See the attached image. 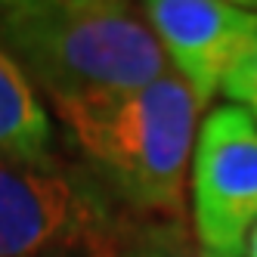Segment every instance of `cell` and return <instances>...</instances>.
<instances>
[{"mask_svg": "<svg viewBox=\"0 0 257 257\" xmlns=\"http://www.w3.org/2000/svg\"><path fill=\"white\" fill-rule=\"evenodd\" d=\"M171 68L201 108L257 44V10L226 0H149L140 7Z\"/></svg>", "mask_w": 257, "mask_h": 257, "instance_id": "5", "label": "cell"}, {"mask_svg": "<svg viewBox=\"0 0 257 257\" xmlns=\"http://www.w3.org/2000/svg\"><path fill=\"white\" fill-rule=\"evenodd\" d=\"M118 211L93 174L0 164V257L105 251Z\"/></svg>", "mask_w": 257, "mask_h": 257, "instance_id": "3", "label": "cell"}, {"mask_svg": "<svg viewBox=\"0 0 257 257\" xmlns=\"http://www.w3.org/2000/svg\"><path fill=\"white\" fill-rule=\"evenodd\" d=\"M108 254V248L105 251H68V254H50V257H105Z\"/></svg>", "mask_w": 257, "mask_h": 257, "instance_id": "9", "label": "cell"}, {"mask_svg": "<svg viewBox=\"0 0 257 257\" xmlns=\"http://www.w3.org/2000/svg\"><path fill=\"white\" fill-rule=\"evenodd\" d=\"M245 257H257V226L248 235V245H245Z\"/></svg>", "mask_w": 257, "mask_h": 257, "instance_id": "10", "label": "cell"}, {"mask_svg": "<svg viewBox=\"0 0 257 257\" xmlns=\"http://www.w3.org/2000/svg\"><path fill=\"white\" fill-rule=\"evenodd\" d=\"M0 41L50 102L137 90L171 71L143 10L118 0L4 4Z\"/></svg>", "mask_w": 257, "mask_h": 257, "instance_id": "2", "label": "cell"}, {"mask_svg": "<svg viewBox=\"0 0 257 257\" xmlns=\"http://www.w3.org/2000/svg\"><path fill=\"white\" fill-rule=\"evenodd\" d=\"M257 226V118L217 105L192 149V229L214 257H242Z\"/></svg>", "mask_w": 257, "mask_h": 257, "instance_id": "4", "label": "cell"}, {"mask_svg": "<svg viewBox=\"0 0 257 257\" xmlns=\"http://www.w3.org/2000/svg\"><path fill=\"white\" fill-rule=\"evenodd\" d=\"M50 105L118 208L186 217V168L201 105L174 68L137 90Z\"/></svg>", "mask_w": 257, "mask_h": 257, "instance_id": "1", "label": "cell"}, {"mask_svg": "<svg viewBox=\"0 0 257 257\" xmlns=\"http://www.w3.org/2000/svg\"><path fill=\"white\" fill-rule=\"evenodd\" d=\"M105 257H214L186 217L118 211Z\"/></svg>", "mask_w": 257, "mask_h": 257, "instance_id": "7", "label": "cell"}, {"mask_svg": "<svg viewBox=\"0 0 257 257\" xmlns=\"http://www.w3.org/2000/svg\"><path fill=\"white\" fill-rule=\"evenodd\" d=\"M220 90L226 93V99L232 105H242L245 112H251L257 118V44L245 53V59L226 75V81H223Z\"/></svg>", "mask_w": 257, "mask_h": 257, "instance_id": "8", "label": "cell"}, {"mask_svg": "<svg viewBox=\"0 0 257 257\" xmlns=\"http://www.w3.org/2000/svg\"><path fill=\"white\" fill-rule=\"evenodd\" d=\"M0 164L50 168L53 127L38 87L0 41Z\"/></svg>", "mask_w": 257, "mask_h": 257, "instance_id": "6", "label": "cell"}]
</instances>
